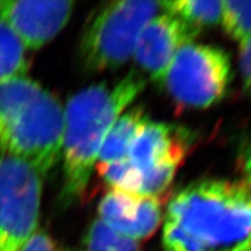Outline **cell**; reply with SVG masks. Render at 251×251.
I'll use <instances>...</instances> for the list:
<instances>
[{
  "label": "cell",
  "mask_w": 251,
  "mask_h": 251,
  "mask_svg": "<svg viewBox=\"0 0 251 251\" xmlns=\"http://www.w3.org/2000/svg\"><path fill=\"white\" fill-rule=\"evenodd\" d=\"M164 251H251V192L242 180L180 188L163 216Z\"/></svg>",
  "instance_id": "1"
},
{
  "label": "cell",
  "mask_w": 251,
  "mask_h": 251,
  "mask_svg": "<svg viewBox=\"0 0 251 251\" xmlns=\"http://www.w3.org/2000/svg\"><path fill=\"white\" fill-rule=\"evenodd\" d=\"M144 87L146 79L133 71L114 85L94 84L69 99L64 109L61 155V200L64 205L83 197L109 130Z\"/></svg>",
  "instance_id": "2"
},
{
  "label": "cell",
  "mask_w": 251,
  "mask_h": 251,
  "mask_svg": "<svg viewBox=\"0 0 251 251\" xmlns=\"http://www.w3.org/2000/svg\"><path fill=\"white\" fill-rule=\"evenodd\" d=\"M64 109L27 76L0 83V150L48 174L62 155Z\"/></svg>",
  "instance_id": "3"
},
{
  "label": "cell",
  "mask_w": 251,
  "mask_h": 251,
  "mask_svg": "<svg viewBox=\"0 0 251 251\" xmlns=\"http://www.w3.org/2000/svg\"><path fill=\"white\" fill-rule=\"evenodd\" d=\"M163 11L161 2L119 0L103 5L87 21L80 41L84 68L100 72L115 70L130 57L141 31Z\"/></svg>",
  "instance_id": "4"
},
{
  "label": "cell",
  "mask_w": 251,
  "mask_h": 251,
  "mask_svg": "<svg viewBox=\"0 0 251 251\" xmlns=\"http://www.w3.org/2000/svg\"><path fill=\"white\" fill-rule=\"evenodd\" d=\"M230 79V58L224 49L191 42L175 56L163 85L176 102L203 109L222 100Z\"/></svg>",
  "instance_id": "5"
},
{
  "label": "cell",
  "mask_w": 251,
  "mask_h": 251,
  "mask_svg": "<svg viewBox=\"0 0 251 251\" xmlns=\"http://www.w3.org/2000/svg\"><path fill=\"white\" fill-rule=\"evenodd\" d=\"M42 176L28 163L0 156V251H23L39 229Z\"/></svg>",
  "instance_id": "6"
},
{
  "label": "cell",
  "mask_w": 251,
  "mask_h": 251,
  "mask_svg": "<svg viewBox=\"0 0 251 251\" xmlns=\"http://www.w3.org/2000/svg\"><path fill=\"white\" fill-rule=\"evenodd\" d=\"M74 6L71 0H1L0 21L26 50H37L67 26Z\"/></svg>",
  "instance_id": "7"
},
{
  "label": "cell",
  "mask_w": 251,
  "mask_h": 251,
  "mask_svg": "<svg viewBox=\"0 0 251 251\" xmlns=\"http://www.w3.org/2000/svg\"><path fill=\"white\" fill-rule=\"evenodd\" d=\"M199 33V28L162 11L141 31L133 57L152 81L163 85L175 56L185 45L194 42Z\"/></svg>",
  "instance_id": "8"
},
{
  "label": "cell",
  "mask_w": 251,
  "mask_h": 251,
  "mask_svg": "<svg viewBox=\"0 0 251 251\" xmlns=\"http://www.w3.org/2000/svg\"><path fill=\"white\" fill-rule=\"evenodd\" d=\"M159 198L109 190L99 202L98 219L117 233L141 242L163 222Z\"/></svg>",
  "instance_id": "9"
},
{
  "label": "cell",
  "mask_w": 251,
  "mask_h": 251,
  "mask_svg": "<svg viewBox=\"0 0 251 251\" xmlns=\"http://www.w3.org/2000/svg\"><path fill=\"white\" fill-rule=\"evenodd\" d=\"M186 155V143L177 130L163 122L148 121L128 151L127 159L143 172L164 165L179 166Z\"/></svg>",
  "instance_id": "10"
},
{
  "label": "cell",
  "mask_w": 251,
  "mask_h": 251,
  "mask_svg": "<svg viewBox=\"0 0 251 251\" xmlns=\"http://www.w3.org/2000/svg\"><path fill=\"white\" fill-rule=\"evenodd\" d=\"M149 119L140 107L127 109L115 121L100 149L96 165H103L127 158L131 144Z\"/></svg>",
  "instance_id": "11"
},
{
  "label": "cell",
  "mask_w": 251,
  "mask_h": 251,
  "mask_svg": "<svg viewBox=\"0 0 251 251\" xmlns=\"http://www.w3.org/2000/svg\"><path fill=\"white\" fill-rule=\"evenodd\" d=\"M162 9L172 13L193 27L214 26L221 20L222 1H200V0H177L161 2Z\"/></svg>",
  "instance_id": "12"
},
{
  "label": "cell",
  "mask_w": 251,
  "mask_h": 251,
  "mask_svg": "<svg viewBox=\"0 0 251 251\" xmlns=\"http://www.w3.org/2000/svg\"><path fill=\"white\" fill-rule=\"evenodd\" d=\"M26 51L18 36L0 21V83L26 76L29 68Z\"/></svg>",
  "instance_id": "13"
},
{
  "label": "cell",
  "mask_w": 251,
  "mask_h": 251,
  "mask_svg": "<svg viewBox=\"0 0 251 251\" xmlns=\"http://www.w3.org/2000/svg\"><path fill=\"white\" fill-rule=\"evenodd\" d=\"M84 244L85 251H141L140 242L117 233L99 219L90 226Z\"/></svg>",
  "instance_id": "14"
},
{
  "label": "cell",
  "mask_w": 251,
  "mask_h": 251,
  "mask_svg": "<svg viewBox=\"0 0 251 251\" xmlns=\"http://www.w3.org/2000/svg\"><path fill=\"white\" fill-rule=\"evenodd\" d=\"M220 24L240 47L243 46L251 39V1H222Z\"/></svg>",
  "instance_id": "15"
},
{
  "label": "cell",
  "mask_w": 251,
  "mask_h": 251,
  "mask_svg": "<svg viewBox=\"0 0 251 251\" xmlns=\"http://www.w3.org/2000/svg\"><path fill=\"white\" fill-rule=\"evenodd\" d=\"M23 251H58L51 237L45 230L37 229Z\"/></svg>",
  "instance_id": "16"
},
{
  "label": "cell",
  "mask_w": 251,
  "mask_h": 251,
  "mask_svg": "<svg viewBox=\"0 0 251 251\" xmlns=\"http://www.w3.org/2000/svg\"><path fill=\"white\" fill-rule=\"evenodd\" d=\"M240 48V67L242 71L244 87L251 98V39Z\"/></svg>",
  "instance_id": "17"
},
{
  "label": "cell",
  "mask_w": 251,
  "mask_h": 251,
  "mask_svg": "<svg viewBox=\"0 0 251 251\" xmlns=\"http://www.w3.org/2000/svg\"><path fill=\"white\" fill-rule=\"evenodd\" d=\"M241 163H242V171L244 175V181L249 187L251 192V143L244 147L241 155Z\"/></svg>",
  "instance_id": "18"
}]
</instances>
